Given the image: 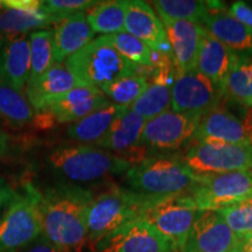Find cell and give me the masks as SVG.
I'll return each instance as SVG.
<instances>
[{
    "instance_id": "d590c367",
    "label": "cell",
    "mask_w": 252,
    "mask_h": 252,
    "mask_svg": "<svg viewBox=\"0 0 252 252\" xmlns=\"http://www.w3.org/2000/svg\"><path fill=\"white\" fill-rule=\"evenodd\" d=\"M229 14L252 31V7L244 1H235L230 6Z\"/></svg>"
},
{
    "instance_id": "60d3db41",
    "label": "cell",
    "mask_w": 252,
    "mask_h": 252,
    "mask_svg": "<svg viewBox=\"0 0 252 252\" xmlns=\"http://www.w3.org/2000/svg\"><path fill=\"white\" fill-rule=\"evenodd\" d=\"M242 252H252V235L243 241L242 244Z\"/></svg>"
},
{
    "instance_id": "74e56055",
    "label": "cell",
    "mask_w": 252,
    "mask_h": 252,
    "mask_svg": "<svg viewBox=\"0 0 252 252\" xmlns=\"http://www.w3.org/2000/svg\"><path fill=\"white\" fill-rule=\"evenodd\" d=\"M25 252H59V250L45 235L41 234L33 243L28 245Z\"/></svg>"
},
{
    "instance_id": "f1b7e54d",
    "label": "cell",
    "mask_w": 252,
    "mask_h": 252,
    "mask_svg": "<svg viewBox=\"0 0 252 252\" xmlns=\"http://www.w3.org/2000/svg\"><path fill=\"white\" fill-rule=\"evenodd\" d=\"M31 71L28 82L36 80L48 71L54 61L53 31H35L30 34Z\"/></svg>"
},
{
    "instance_id": "4dcf8cb0",
    "label": "cell",
    "mask_w": 252,
    "mask_h": 252,
    "mask_svg": "<svg viewBox=\"0 0 252 252\" xmlns=\"http://www.w3.org/2000/svg\"><path fill=\"white\" fill-rule=\"evenodd\" d=\"M152 4L160 18L185 20L191 23H201L207 17L206 1L196 0H157Z\"/></svg>"
},
{
    "instance_id": "484cf974",
    "label": "cell",
    "mask_w": 252,
    "mask_h": 252,
    "mask_svg": "<svg viewBox=\"0 0 252 252\" xmlns=\"http://www.w3.org/2000/svg\"><path fill=\"white\" fill-rule=\"evenodd\" d=\"M251 78L252 56L238 54L237 60L226 77L224 84V98L244 109L251 108Z\"/></svg>"
},
{
    "instance_id": "8fae6325",
    "label": "cell",
    "mask_w": 252,
    "mask_h": 252,
    "mask_svg": "<svg viewBox=\"0 0 252 252\" xmlns=\"http://www.w3.org/2000/svg\"><path fill=\"white\" fill-rule=\"evenodd\" d=\"M224 91L198 72L178 71L172 88V111L204 116L219 106Z\"/></svg>"
},
{
    "instance_id": "f35d334b",
    "label": "cell",
    "mask_w": 252,
    "mask_h": 252,
    "mask_svg": "<svg viewBox=\"0 0 252 252\" xmlns=\"http://www.w3.org/2000/svg\"><path fill=\"white\" fill-rule=\"evenodd\" d=\"M9 141H11V139H9L8 133L0 126V160L7 154L9 149Z\"/></svg>"
},
{
    "instance_id": "d6986e66",
    "label": "cell",
    "mask_w": 252,
    "mask_h": 252,
    "mask_svg": "<svg viewBox=\"0 0 252 252\" xmlns=\"http://www.w3.org/2000/svg\"><path fill=\"white\" fill-rule=\"evenodd\" d=\"M30 71V36H0V80L24 93Z\"/></svg>"
},
{
    "instance_id": "e575fe53",
    "label": "cell",
    "mask_w": 252,
    "mask_h": 252,
    "mask_svg": "<svg viewBox=\"0 0 252 252\" xmlns=\"http://www.w3.org/2000/svg\"><path fill=\"white\" fill-rule=\"evenodd\" d=\"M96 2L91 0H47L43 1L42 8L47 14L60 23L70 15L86 12L96 5Z\"/></svg>"
},
{
    "instance_id": "7bdbcfd3",
    "label": "cell",
    "mask_w": 252,
    "mask_h": 252,
    "mask_svg": "<svg viewBox=\"0 0 252 252\" xmlns=\"http://www.w3.org/2000/svg\"><path fill=\"white\" fill-rule=\"evenodd\" d=\"M251 125H252V116H251Z\"/></svg>"
},
{
    "instance_id": "f546056e",
    "label": "cell",
    "mask_w": 252,
    "mask_h": 252,
    "mask_svg": "<svg viewBox=\"0 0 252 252\" xmlns=\"http://www.w3.org/2000/svg\"><path fill=\"white\" fill-rule=\"evenodd\" d=\"M172 103V87L161 83L150 84L147 90L128 109L149 121L168 110Z\"/></svg>"
},
{
    "instance_id": "2e32d148",
    "label": "cell",
    "mask_w": 252,
    "mask_h": 252,
    "mask_svg": "<svg viewBox=\"0 0 252 252\" xmlns=\"http://www.w3.org/2000/svg\"><path fill=\"white\" fill-rule=\"evenodd\" d=\"M251 126L220 104L202 116L191 143L214 139L230 144H251Z\"/></svg>"
},
{
    "instance_id": "e0dca14e",
    "label": "cell",
    "mask_w": 252,
    "mask_h": 252,
    "mask_svg": "<svg viewBox=\"0 0 252 252\" xmlns=\"http://www.w3.org/2000/svg\"><path fill=\"white\" fill-rule=\"evenodd\" d=\"M110 103L103 91L81 86L56 98L49 104L46 111L59 123H75Z\"/></svg>"
},
{
    "instance_id": "7402d4cb",
    "label": "cell",
    "mask_w": 252,
    "mask_h": 252,
    "mask_svg": "<svg viewBox=\"0 0 252 252\" xmlns=\"http://www.w3.org/2000/svg\"><path fill=\"white\" fill-rule=\"evenodd\" d=\"M94 32L87 20L86 12L64 18L53 31L55 63H62L93 41Z\"/></svg>"
},
{
    "instance_id": "6da1fadb",
    "label": "cell",
    "mask_w": 252,
    "mask_h": 252,
    "mask_svg": "<svg viewBox=\"0 0 252 252\" xmlns=\"http://www.w3.org/2000/svg\"><path fill=\"white\" fill-rule=\"evenodd\" d=\"M93 198L91 191L72 184H59L41 193L42 234L59 252H82Z\"/></svg>"
},
{
    "instance_id": "5b68a950",
    "label": "cell",
    "mask_w": 252,
    "mask_h": 252,
    "mask_svg": "<svg viewBox=\"0 0 252 252\" xmlns=\"http://www.w3.org/2000/svg\"><path fill=\"white\" fill-rule=\"evenodd\" d=\"M49 167L54 174L72 182H93L121 174L131 163L109 151L87 145L60 146L49 154Z\"/></svg>"
},
{
    "instance_id": "603a6c76",
    "label": "cell",
    "mask_w": 252,
    "mask_h": 252,
    "mask_svg": "<svg viewBox=\"0 0 252 252\" xmlns=\"http://www.w3.org/2000/svg\"><path fill=\"white\" fill-rule=\"evenodd\" d=\"M210 35L235 53L252 56V31L224 12L208 13L202 21Z\"/></svg>"
},
{
    "instance_id": "44dd1931",
    "label": "cell",
    "mask_w": 252,
    "mask_h": 252,
    "mask_svg": "<svg viewBox=\"0 0 252 252\" xmlns=\"http://www.w3.org/2000/svg\"><path fill=\"white\" fill-rule=\"evenodd\" d=\"M237 58V53L223 45L204 30L196 58L198 72L224 91L226 77Z\"/></svg>"
},
{
    "instance_id": "ac0fdd59",
    "label": "cell",
    "mask_w": 252,
    "mask_h": 252,
    "mask_svg": "<svg viewBox=\"0 0 252 252\" xmlns=\"http://www.w3.org/2000/svg\"><path fill=\"white\" fill-rule=\"evenodd\" d=\"M167 39L171 43L174 63L178 71L196 69V58L204 27L191 21L161 18Z\"/></svg>"
},
{
    "instance_id": "7a4b0ae2",
    "label": "cell",
    "mask_w": 252,
    "mask_h": 252,
    "mask_svg": "<svg viewBox=\"0 0 252 252\" xmlns=\"http://www.w3.org/2000/svg\"><path fill=\"white\" fill-rule=\"evenodd\" d=\"M126 181L134 191L151 196L190 194L197 182L182 156L151 154L126 172Z\"/></svg>"
},
{
    "instance_id": "4fadbf2b",
    "label": "cell",
    "mask_w": 252,
    "mask_h": 252,
    "mask_svg": "<svg viewBox=\"0 0 252 252\" xmlns=\"http://www.w3.org/2000/svg\"><path fill=\"white\" fill-rule=\"evenodd\" d=\"M242 244L217 210H200L180 252H231Z\"/></svg>"
},
{
    "instance_id": "cb8c5ba5",
    "label": "cell",
    "mask_w": 252,
    "mask_h": 252,
    "mask_svg": "<svg viewBox=\"0 0 252 252\" xmlns=\"http://www.w3.org/2000/svg\"><path fill=\"white\" fill-rule=\"evenodd\" d=\"M128 108L110 103L81 121L72 123L67 130L70 139L84 144H96L110 130L113 123Z\"/></svg>"
},
{
    "instance_id": "83f0119b",
    "label": "cell",
    "mask_w": 252,
    "mask_h": 252,
    "mask_svg": "<svg viewBox=\"0 0 252 252\" xmlns=\"http://www.w3.org/2000/svg\"><path fill=\"white\" fill-rule=\"evenodd\" d=\"M52 24H58V21L47 14L43 8L39 12H26L0 7V36L23 35Z\"/></svg>"
},
{
    "instance_id": "7c38bea8",
    "label": "cell",
    "mask_w": 252,
    "mask_h": 252,
    "mask_svg": "<svg viewBox=\"0 0 252 252\" xmlns=\"http://www.w3.org/2000/svg\"><path fill=\"white\" fill-rule=\"evenodd\" d=\"M93 252H173L172 244L151 223L137 219L100 238Z\"/></svg>"
},
{
    "instance_id": "ba28073f",
    "label": "cell",
    "mask_w": 252,
    "mask_h": 252,
    "mask_svg": "<svg viewBox=\"0 0 252 252\" xmlns=\"http://www.w3.org/2000/svg\"><path fill=\"white\" fill-rule=\"evenodd\" d=\"M198 212L190 194L156 196L141 219L165 236L174 250H181Z\"/></svg>"
},
{
    "instance_id": "836d02e7",
    "label": "cell",
    "mask_w": 252,
    "mask_h": 252,
    "mask_svg": "<svg viewBox=\"0 0 252 252\" xmlns=\"http://www.w3.org/2000/svg\"><path fill=\"white\" fill-rule=\"evenodd\" d=\"M109 36L113 47L128 61L143 67H152V49L143 41L125 32Z\"/></svg>"
},
{
    "instance_id": "ffe728a7",
    "label": "cell",
    "mask_w": 252,
    "mask_h": 252,
    "mask_svg": "<svg viewBox=\"0 0 252 252\" xmlns=\"http://www.w3.org/2000/svg\"><path fill=\"white\" fill-rule=\"evenodd\" d=\"M82 84L62 63H55L36 80L27 82L25 88L28 102L37 112L46 111L56 98Z\"/></svg>"
},
{
    "instance_id": "3957f363",
    "label": "cell",
    "mask_w": 252,
    "mask_h": 252,
    "mask_svg": "<svg viewBox=\"0 0 252 252\" xmlns=\"http://www.w3.org/2000/svg\"><path fill=\"white\" fill-rule=\"evenodd\" d=\"M64 65L82 86L100 91L113 81L137 74L138 70V64L125 59L113 47L109 35L91 41L65 60Z\"/></svg>"
},
{
    "instance_id": "ee69618b",
    "label": "cell",
    "mask_w": 252,
    "mask_h": 252,
    "mask_svg": "<svg viewBox=\"0 0 252 252\" xmlns=\"http://www.w3.org/2000/svg\"><path fill=\"white\" fill-rule=\"evenodd\" d=\"M251 144H252V135H251Z\"/></svg>"
},
{
    "instance_id": "8992f818",
    "label": "cell",
    "mask_w": 252,
    "mask_h": 252,
    "mask_svg": "<svg viewBox=\"0 0 252 252\" xmlns=\"http://www.w3.org/2000/svg\"><path fill=\"white\" fill-rule=\"evenodd\" d=\"M42 234L41 193L27 185L14 191L0 219V252H19Z\"/></svg>"
},
{
    "instance_id": "5bb4252c",
    "label": "cell",
    "mask_w": 252,
    "mask_h": 252,
    "mask_svg": "<svg viewBox=\"0 0 252 252\" xmlns=\"http://www.w3.org/2000/svg\"><path fill=\"white\" fill-rule=\"evenodd\" d=\"M146 122V119L127 109L116 119L102 139L94 145L123 158L130 162L131 166L137 165L151 156L149 151L139 145Z\"/></svg>"
},
{
    "instance_id": "4316f807",
    "label": "cell",
    "mask_w": 252,
    "mask_h": 252,
    "mask_svg": "<svg viewBox=\"0 0 252 252\" xmlns=\"http://www.w3.org/2000/svg\"><path fill=\"white\" fill-rule=\"evenodd\" d=\"M125 0L97 1L88 11L87 20L94 33L113 35L125 31Z\"/></svg>"
},
{
    "instance_id": "9c48e42d",
    "label": "cell",
    "mask_w": 252,
    "mask_h": 252,
    "mask_svg": "<svg viewBox=\"0 0 252 252\" xmlns=\"http://www.w3.org/2000/svg\"><path fill=\"white\" fill-rule=\"evenodd\" d=\"M201 118L196 113L167 110L146 122L139 145L152 154L175 152L193 141Z\"/></svg>"
},
{
    "instance_id": "1f68e13d",
    "label": "cell",
    "mask_w": 252,
    "mask_h": 252,
    "mask_svg": "<svg viewBox=\"0 0 252 252\" xmlns=\"http://www.w3.org/2000/svg\"><path fill=\"white\" fill-rule=\"evenodd\" d=\"M149 86L146 77L134 74L113 81L104 87L102 91L115 104L128 108L147 90Z\"/></svg>"
},
{
    "instance_id": "8d00e7d4",
    "label": "cell",
    "mask_w": 252,
    "mask_h": 252,
    "mask_svg": "<svg viewBox=\"0 0 252 252\" xmlns=\"http://www.w3.org/2000/svg\"><path fill=\"white\" fill-rule=\"evenodd\" d=\"M43 1L40 0H2L0 1L1 8H14L19 11L39 12L42 9Z\"/></svg>"
},
{
    "instance_id": "9a60e30c",
    "label": "cell",
    "mask_w": 252,
    "mask_h": 252,
    "mask_svg": "<svg viewBox=\"0 0 252 252\" xmlns=\"http://www.w3.org/2000/svg\"><path fill=\"white\" fill-rule=\"evenodd\" d=\"M125 32L143 41L152 50L173 55L162 21L146 1L126 0Z\"/></svg>"
},
{
    "instance_id": "d4e9b609",
    "label": "cell",
    "mask_w": 252,
    "mask_h": 252,
    "mask_svg": "<svg viewBox=\"0 0 252 252\" xmlns=\"http://www.w3.org/2000/svg\"><path fill=\"white\" fill-rule=\"evenodd\" d=\"M33 118L34 109L23 91L0 80V124L12 130H20Z\"/></svg>"
},
{
    "instance_id": "52a82bcc",
    "label": "cell",
    "mask_w": 252,
    "mask_h": 252,
    "mask_svg": "<svg viewBox=\"0 0 252 252\" xmlns=\"http://www.w3.org/2000/svg\"><path fill=\"white\" fill-rule=\"evenodd\" d=\"M194 174L210 175L252 169V144H230L207 139L193 143L182 156Z\"/></svg>"
},
{
    "instance_id": "ab89813d",
    "label": "cell",
    "mask_w": 252,
    "mask_h": 252,
    "mask_svg": "<svg viewBox=\"0 0 252 252\" xmlns=\"http://www.w3.org/2000/svg\"><path fill=\"white\" fill-rule=\"evenodd\" d=\"M14 191L11 190L7 186H5L2 182H0V208L2 206H7L11 198L13 197Z\"/></svg>"
},
{
    "instance_id": "277c9868",
    "label": "cell",
    "mask_w": 252,
    "mask_h": 252,
    "mask_svg": "<svg viewBox=\"0 0 252 252\" xmlns=\"http://www.w3.org/2000/svg\"><path fill=\"white\" fill-rule=\"evenodd\" d=\"M156 196L111 186L93 198L88 214L89 248L130 220L141 219Z\"/></svg>"
},
{
    "instance_id": "b9f144b4",
    "label": "cell",
    "mask_w": 252,
    "mask_h": 252,
    "mask_svg": "<svg viewBox=\"0 0 252 252\" xmlns=\"http://www.w3.org/2000/svg\"><path fill=\"white\" fill-rule=\"evenodd\" d=\"M231 252H242V245L239 248H237V249H235V250H232Z\"/></svg>"
},
{
    "instance_id": "d6a6232c",
    "label": "cell",
    "mask_w": 252,
    "mask_h": 252,
    "mask_svg": "<svg viewBox=\"0 0 252 252\" xmlns=\"http://www.w3.org/2000/svg\"><path fill=\"white\" fill-rule=\"evenodd\" d=\"M239 241L252 235V198L217 210Z\"/></svg>"
},
{
    "instance_id": "30bf717a",
    "label": "cell",
    "mask_w": 252,
    "mask_h": 252,
    "mask_svg": "<svg viewBox=\"0 0 252 252\" xmlns=\"http://www.w3.org/2000/svg\"><path fill=\"white\" fill-rule=\"evenodd\" d=\"M198 210H220L252 198V173L230 172L197 175L190 191Z\"/></svg>"
}]
</instances>
